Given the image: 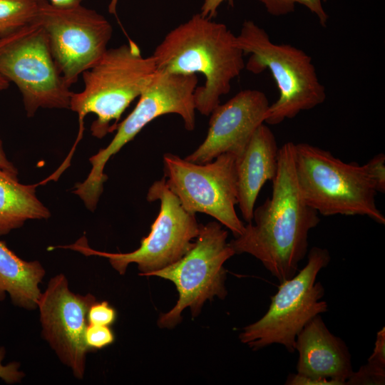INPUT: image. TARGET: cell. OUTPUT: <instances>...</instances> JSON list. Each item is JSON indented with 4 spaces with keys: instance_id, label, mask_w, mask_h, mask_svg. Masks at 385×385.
Masks as SVG:
<instances>
[{
    "instance_id": "cell-1",
    "label": "cell",
    "mask_w": 385,
    "mask_h": 385,
    "mask_svg": "<svg viewBox=\"0 0 385 385\" xmlns=\"http://www.w3.org/2000/svg\"><path fill=\"white\" fill-rule=\"evenodd\" d=\"M293 142L279 149L278 168L270 197L253 212L243 232L229 242L236 254L259 260L279 283L292 278L308 252L309 231L320 222L299 188Z\"/></svg>"
},
{
    "instance_id": "cell-2",
    "label": "cell",
    "mask_w": 385,
    "mask_h": 385,
    "mask_svg": "<svg viewBox=\"0 0 385 385\" xmlns=\"http://www.w3.org/2000/svg\"><path fill=\"white\" fill-rule=\"evenodd\" d=\"M151 56L158 71L203 75L205 83L197 86L194 98L196 111L204 115L220 104L245 66L236 35L200 13L170 30Z\"/></svg>"
},
{
    "instance_id": "cell-3",
    "label": "cell",
    "mask_w": 385,
    "mask_h": 385,
    "mask_svg": "<svg viewBox=\"0 0 385 385\" xmlns=\"http://www.w3.org/2000/svg\"><path fill=\"white\" fill-rule=\"evenodd\" d=\"M156 71L153 56H143L131 39L108 48L96 65L81 74L84 88L71 98L69 109L79 119L78 140L88 113L96 115L91 126L93 136L102 138L115 130L123 112L140 96Z\"/></svg>"
},
{
    "instance_id": "cell-4",
    "label": "cell",
    "mask_w": 385,
    "mask_h": 385,
    "mask_svg": "<svg viewBox=\"0 0 385 385\" xmlns=\"http://www.w3.org/2000/svg\"><path fill=\"white\" fill-rule=\"evenodd\" d=\"M236 42L244 55H250L245 68L255 74L268 69L277 84L279 98L269 106L265 123L279 124L324 102L325 87L312 58L303 50L272 42L265 29L252 20L243 22Z\"/></svg>"
},
{
    "instance_id": "cell-5",
    "label": "cell",
    "mask_w": 385,
    "mask_h": 385,
    "mask_svg": "<svg viewBox=\"0 0 385 385\" xmlns=\"http://www.w3.org/2000/svg\"><path fill=\"white\" fill-rule=\"evenodd\" d=\"M296 178L309 206L324 216H367L384 225L376 204L374 184L364 165L345 163L306 143L294 144Z\"/></svg>"
},
{
    "instance_id": "cell-6",
    "label": "cell",
    "mask_w": 385,
    "mask_h": 385,
    "mask_svg": "<svg viewBox=\"0 0 385 385\" xmlns=\"http://www.w3.org/2000/svg\"><path fill=\"white\" fill-rule=\"evenodd\" d=\"M196 74L174 73L157 70L141 92L131 113L120 123L111 143L89 158L92 168L86 179L75 186L73 192L87 205L98 203L108 177L103 173L110 158L132 140L141 130L163 115L174 113L183 120L187 130L195 127L194 93Z\"/></svg>"
},
{
    "instance_id": "cell-7",
    "label": "cell",
    "mask_w": 385,
    "mask_h": 385,
    "mask_svg": "<svg viewBox=\"0 0 385 385\" xmlns=\"http://www.w3.org/2000/svg\"><path fill=\"white\" fill-rule=\"evenodd\" d=\"M330 260L327 249L312 247L305 266L292 278L279 283L267 312L242 329L240 341L253 351L276 344L294 353L297 334L314 317L328 310L327 303L322 300L324 287L316 279Z\"/></svg>"
},
{
    "instance_id": "cell-8",
    "label": "cell",
    "mask_w": 385,
    "mask_h": 385,
    "mask_svg": "<svg viewBox=\"0 0 385 385\" xmlns=\"http://www.w3.org/2000/svg\"><path fill=\"white\" fill-rule=\"evenodd\" d=\"M227 231L217 221L201 224L192 247L183 257L150 274L173 282L179 295L175 305L160 315L159 327H175L182 321V312L188 307L195 317L207 300L225 298L224 264L235 255L227 242Z\"/></svg>"
},
{
    "instance_id": "cell-9",
    "label": "cell",
    "mask_w": 385,
    "mask_h": 385,
    "mask_svg": "<svg viewBox=\"0 0 385 385\" xmlns=\"http://www.w3.org/2000/svg\"><path fill=\"white\" fill-rule=\"evenodd\" d=\"M149 202L160 201L159 213L152 224L150 232L142 239L140 247L127 253H110L94 250L83 237L69 248L82 254L98 255L108 259L111 266L124 274L128 266L135 263L142 276H150L183 257L192 247L200 225L194 214L187 212L178 197L168 188L164 177L155 181L146 196Z\"/></svg>"
},
{
    "instance_id": "cell-10",
    "label": "cell",
    "mask_w": 385,
    "mask_h": 385,
    "mask_svg": "<svg viewBox=\"0 0 385 385\" xmlns=\"http://www.w3.org/2000/svg\"><path fill=\"white\" fill-rule=\"evenodd\" d=\"M0 74L17 86L28 117L41 108L70 107L73 92L56 66L38 20L0 37Z\"/></svg>"
},
{
    "instance_id": "cell-11",
    "label": "cell",
    "mask_w": 385,
    "mask_h": 385,
    "mask_svg": "<svg viewBox=\"0 0 385 385\" xmlns=\"http://www.w3.org/2000/svg\"><path fill=\"white\" fill-rule=\"evenodd\" d=\"M236 158L226 153L204 164L190 162L170 153H165L163 158L165 183L183 207L191 214L212 216L228 228L234 237L245 229L235 211Z\"/></svg>"
},
{
    "instance_id": "cell-12",
    "label": "cell",
    "mask_w": 385,
    "mask_h": 385,
    "mask_svg": "<svg viewBox=\"0 0 385 385\" xmlns=\"http://www.w3.org/2000/svg\"><path fill=\"white\" fill-rule=\"evenodd\" d=\"M52 56L70 88L104 55L113 29L102 14L82 4L56 6L43 0L37 19Z\"/></svg>"
},
{
    "instance_id": "cell-13",
    "label": "cell",
    "mask_w": 385,
    "mask_h": 385,
    "mask_svg": "<svg viewBox=\"0 0 385 385\" xmlns=\"http://www.w3.org/2000/svg\"><path fill=\"white\" fill-rule=\"evenodd\" d=\"M95 301L91 294L71 292L66 276L58 274L50 279L37 304L43 337L77 379H83L85 373L90 351L85 339L87 314Z\"/></svg>"
},
{
    "instance_id": "cell-14",
    "label": "cell",
    "mask_w": 385,
    "mask_h": 385,
    "mask_svg": "<svg viewBox=\"0 0 385 385\" xmlns=\"http://www.w3.org/2000/svg\"><path fill=\"white\" fill-rule=\"evenodd\" d=\"M269 106L265 93L257 89L242 90L220 103L210 114L205 140L185 159L204 164L226 153L238 157L256 129L265 123Z\"/></svg>"
},
{
    "instance_id": "cell-15",
    "label": "cell",
    "mask_w": 385,
    "mask_h": 385,
    "mask_svg": "<svg viewBox=\"0 0 385 385\" xmlns=\"http://www.w3.org/2000/svg\"><path fill=\"white\" fill-rule=\"evenodd\" d=\"M294 349L299 353L298 374L345 385L354 372L348 347L330 332L321 314L311 319L297 334Z\"/></svg>"
},
{
    "instance_id": "cell-16",
    "label": "cell",
    "mask_w": 385,
    "mask_h": 385,
    "mask_svg": "<svg viewBox=\"0 0 385 385\" xmlns=\"http://www.w3.org/2000/svg\"><path fill=\"white\" fill-rule=\"evenodd\" d=\"M279 149L274 133L263 123L236 158L237 205L247 223L252 220L260 190L277 174Z\"/></svg>"
},
{
    "instance_id": "cell-17",
    "label": "cell",
    "mask_w": 385,
    "mask_h": 385,
    "mask_svg": "<svg viewBox=\"0 0 385 385\" xmlns=\"http://www.w3.org/2000/svg\"><path fill=\"white\" fill-rule=\"evenodd\" d=\"M45 270L38 261L22 260L0 240V302L9 294L16 306L34 309L41 294Z\"/></svg>"
},
{
    "instance_id": "cell-18",
    "label": "cell",
    "mask_w": 385,
    "mask_h": 385,
    "mask_svg": "<svg viewBox=\"0 0 385 385\" xmlns=\"http://www.w3.org/2000/svg\"><path fill=\"white\" fill-rule=\"evenodd\" d=\"M36 185L20 183L17 175L0 169V236L21 227L28 220L50 217L48 209L36 195Z\"/></svg>"
},
{
    "instance_id": "cell-19",
    "label": "cell",
    "mask_w": 385,
    "mask_h": 385,
    "mask_svg": "<svg viewBox=\"0 0 385 385\" xmlns=\"http://www.w3.org/2000/svg\"><path fill=\"white\" fill-rule=\"evenodd\" d=\"M43 0H0V37L37 21Z\"/></svg>"
},
{
    "instance_id": "cell-20",
    "label": "cell",
    "mask_w": 385,
    "mask_h": 385,
    "mask_svg": "<svg viewBox=\"0 0 385 385\" xmlns=\"http://www.w3.org/2000/svg\"><path fill=\"white\" fill-rule=\"evenodd\" d=\"M272 16H282L292 13L297 4L304 6L314 14L319 24L326 27L329 16L323 4L327 0H257Z\"/></svg>"
},
{
    "instance_id": "cell-21",
    "label": "cell",
    "mask_w": 385,
    "mask_h": 385,
    "mask_svg": "<svg viewBox=\"0 0 385 385\" xmlns=\"http://www.w3.org/2000/svg\"><path fill=\"white\" fill-rule=\"evenodd\" d=\"M385 368L374 366L369 363L360 367L357 371H354L346 381L349 385L377 384L385 383Z\"/></svg>"
},
{
    "instance_id": "cell-22",
    "label": "cell",
    "mask_w": 385,
    "mask_h": 385,
    "mask_svg": "<svg viewBox=\"0 0 385 385\" xmlns=\"http://www.w3.org/2000/svg\"><path fill=\"white\" fill-rule=\"evenodd\" d=\"M86 343L90 350L101 349L113 343L115 334L108 326L88 324Z\"/></svg>"
},
{
    "instance_id": "cell-23",
    "label": "cell",
    "mask_w": 385,
    "mask_h": 385,
    "mask_svg": "<svg viewBox=\"0 0 385 385\" xmlns=\"http://www.w3.org/2000/svg\"><path fill=\"white\" fill-rule=\"evenodd\" d=\"M117 312L108 302L95 301L89 307L87 319L89 324L108 326L116 320Z\"/></svg>"
},
{
    "instance_id": "cell-24",
    "label": "cell",
    "mask_w": 385,
    "mask_h": 385,
    "mask_svg": "<svg viewBox=\"0 0 385 385\" xmlns=\"http://www.w3.org/2000/svg\"><path fill=\"white\" fill-rule=\"evenodd\" d=\"M364 166L373 181L376 190L385 192V155L379 153L370 159Z\"/></svg>"
},
{
    "instance_id": "cell-25",
    "label": "cell",
    "mask_w": 385,
    "mask_h": 385,
    "mask_svg": "<svg viewBox=\"0 0 385 385\" xmlns=\"http://www.w3.org/2000/svg\"><path fill=\"white\" fill-rule=\"evenodd\" d=\"M5 355V348L0 346V379L9 384L20 382L24 377V372L19 369L20 364L17 361H11L4 364Z\"/></svg>"
},
{
    "instance_id": "cell-26",
    "label": "cell",
    "mask_w": 385,
    "mask_h": 385,
    "mask_svg": "<svg viewBox=\"0 0 385 385\" xmlns=\"http://www.w3.org/2000/svg\"><path fill=\"white\" fill-rule=\"evenodd\" d=\"M368 363L381 368H385V328L383 327L376 334L374 348L369 357Z\"/></svg>"
},
{
    "instance_id": "cell-27",
    "label": "cell",
    "mask_w": 385,
    "mask_h": 385,
    "mask_svg": "<svg viewBox=\"0 0 385 385\" xmlns=\"http://www.w3.org/2000/svg\"><path fill=\"white\" fill-rule=\"evenodd\" d=\"M286 385H341L337 381L327 379H317L300 374H291L287 376Z\"/></svg>"
},
{
    "instance_id": "cell-28",
    "label": "cell",
    "mask_w": 385,
    "mask_h": 385,
    "mask_svg": "<svg viewBox=\"0 0 385 385\" xmlns=\"http://www.w3.org/2000/svg\"><path fill=\"white\" fill-rule=\"evenodd\" d=\"M224 2H227L231 7H234V0H204L201 6L200 14L209 19L216 16L219 6Z\"/></svg>"
},
{
    "instance_id": "cell-29",
    "label": "cell",
    "mask_w": 385,
    "mask_h": 385,
    "mask_svg": "<svg viewBox=\"0 0 385 385\" xmlns=\"http://www.w3.org/2000/svg\"><path fill=\"white\" fill-rule=\"evenodd\" d=\"M0 169L9 172L11 173L17 175L18 171L17 169L15 168V166L13 165L12 163H11L4 152V148H3V143L0 138Z\"/></svg>"
},
{
    "instance_id": "cell-30",
    "label": "cell",
    "mask_w": 385,
    "mask_h": 385,
    "mask_svg": "<svg viewBox=\"0 0 385 385\" xmlns=\"http://www.w3.org/2000/svg\"><path fill=\"white\" fill-rule=\"evenodd\" d=\"M51 4L56 6H71L81 3L85 0H47Z\"/></svg>"
},
{
    "instance_id": "cell-31",
    "label": "cell",
    "mask_w": 385,
    "mask_h": 385,
    "mask_svg": "<svg viewBox=\"0 0 385 385\" xmlns=\"http://www.w3.org/2000/svg\"><path fill=\"white\" fill-rule=\"evenodd\" d=\"M118 0H111L110 3L108 4V12L111 14H115L116 10H117V5H118Z\"/></svg>"
},
{
    "instance_id": "cell-32",
    "label": "cell",
    "mask_w": 385,
    "mask_h": 385,
    "mask_svg": "<svg viewBox=\"0 0 385 385\" xmlns=\"http://www.w3.org/2000/svg\"><path fill=\"white\" fill-rule=\"evenodd\" d=\"M9 82L0 74V91L6 90L9 86Z\"/></svg>"
}]
</instances>
